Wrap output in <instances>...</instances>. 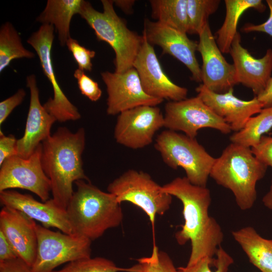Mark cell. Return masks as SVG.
I'll return each instance as SVG.
<instances>
[{
    "mask_svg": "<svg viewBox=\"0 0 272 272\" xmlns=\"http://www.w3.org/2000/svg\"><path fill=\"white\" fill-rule=\"evenodd\" d=\"M162 189L182 203L184 223L175 238L180 245L190 241L191 253L186 265L205 257L214 258L224 234L220 225L209 214L210 190L206 186L192 184L185 176L175 178L163 185Z\"/></svg>",
    "mask_w": 272,
    "mask_h": 272,
    "instance_id": "cell-1",
    "label": "cell"
},
{
    "mask_svg": "<svg viewBox=\"0 0 272 272\" xmlns=\"http://www.w3.org/2000/svg\"><path fill=\"white\" fill-rule=\"evenodd\" d=\"M85 141L83 127L72 132L59 127L41 143V164L51 182L52 198L65 210L74 191L73 183L80 180L90 181L83 169Z\"/></svg>",
    "mask_w": 272,
    "mask_h": 272,
    "instance_id": "cell-2",
    "label": "cell"
},
{
    "mask_svg": "<svg viewBox=\"0 0 272 272\" xmlns=\"http://www.w3.org/2000/svg\"><path fill=\"white\" fill-rule=\"evenodd\" d=\"M75 183L76 190L66 208L73 234L92 241L121 224L123 214L113 194L101 190L90 181L80 180Z\"/></svg>",
    "mask_w": 272,
    "mask_h": 272,
    "instance_id": "cell-3",
    "label": "cell"
},
{
    "mask_svg": "<svg viewBox=\"0 0 272 272\" xmlns=\"http://www.w3.org/2000/svg\"><path fill=\"white\" fill-rule=\"evenodd\" d=\"M267 168L251 148L231 143L216 159L210 176L218 184L230 190L238 206L246 210L254 205L256 183L264 176Z\"/></svg>",
    "mask_w": 272,
    "mask_h": 272,
    "instance_id": "cell-4",
    "label": "cell"
},
{
    "mask_svg": "<svg viewBox=\"0 0 272 272\" xmlns=\"http://www.w3.org/2000/svg\"><path fill=\"white\" fill-rule=\"evenodd\" d=\"M103 12L83 0L79 15L94 30L98 41L108 43L115 53V72L121 73L133 67L141 47L143 35L130 30L126 22L116 14L113 1L102 0Z\"/></svg>",
    "mask_w": 272,
    "mask_h": 272,
    "instance_id": "cell-5",
    "label": "cell"
},
{
    "mask_svg": "<svg viewBox=\"0 0 272 272\" xmlns=\"http://www.w3.org/2000/svg\"><path fill=\"white\" fill-rule=\"evenodd\" d=\"M154 147L168 166L174 169L182 168L192 184L206 186L216 158L195 138L167 129L157 136Z\"/></svg>",
    "mask_w": 272,
    "mask_h": 272,
    "instance_id": "cell-6",
    "label": "cell"
},
{
    "mask_svg": "<svg viewBox=\"0 0 272 272\" xmlns=\"http://www.w3.org/2000/svg\"><path fill=\"white\" fill-rule=\"evenodd\" d=\"M117 201H127L142 210L154 230L157 215H164L169 209L172 196L165 192L147 173L129 169L115 179L107 186Z\"/></svg>",
    "mask_w": 272,
    "mask_h": 272,
    "instance_id": "cell-7",
    "label": "cell"
},
{
    "mask_svg": "<svg viewBox=\"0 0 272 272\" xmlns=\"http://www.w3.org/2000/svg\"><path fill=\"white\" fill-rule=\"evenodd\" d=\"M37 253L33 272H53L58 266L91 257L90 239L76 234L53 231L36 224Z\"/></svg>",
    "mask_w": 272,
    "mask_h": 272,
    "instance_id": "cell-8",
    "label": "cell"
},
{
    "mask_svg": "<svg viewBox=\"0 0 272 272\" xmlns=\"http://www.w3.org/2000/svg\"><path fill=\"white\" fill-rule=\"evenodd\" d=\"M164 125L169 130L181 131L195 138L198 131L211 128L224 134L230 127L197 96L178 101H169L165 106Z\"/></svg>",
    "mask_w": 272,
    "mask_h": 272,
    "instance_id": "cell-9",
    "label": "cell"
},
{
    "mask_svg": "<svg viewBox=\"0 0 272 272\" xmlns=\"http://www.w3.org/2000/svg\"><path fill=\"white\" fill-rule=\"evenodd\" d=\"M54 30L52 25L42 24L27 40V43L37 54L43 72L53 89V98L50 97L43 105L56 121L62 122L77 120L80 119L81 114L61 89L53 69L51 49L54 38Z\"/></svg>",
    "mask_w": 272,
    "mask_h": 272,
    "instance_id": "cell-10",
    "label": "cell"
},
{
    "mask_svg": "<svg viewBox=\"0 0 272 272\" xmlns=\"http://www.w3.org/2000/svg\"><path fill=\"white\" fill-rule=\"evenodd\" d=\"M41 144L28 158L18 155L0 165V192L13 188L28 190L42 201L49 199L51 182L41 164Z\"/></svg>",
    "mask_w": 272,
    "mask_h": 272,
    "instance_id": "cell-11",
    "label": "cell"
},
{
    "mask_svg": "<svg viewBox=\"0 0 272 272\" xmlns=\"http://www.w3.org/2000/svg\"><path fill=\"white\" fill-rule=\"evenodd\" d=\"M164 125V115L158 107L140 106L118 115L114 137L124 147L142 149L153 142L155 133Z\"/></svg>",
    "mask_w": 272,
    "mask_h": 272,
    "instance_id": "cell-12",
    "label": "cell"
},
{
    "mask_svg": "<svg viewBox=\"0 0 272 272\" xmlns=\"http://www.w3.org/2000/svg\"><path fill=\"white\" fill-rule=\"evenodd\" d=\"M101 76L106 87V112L109 115H118L140 106H157L163 101L145 93L134 67L121 73L105 71Z\"/></svg>",
    "mask_w": 272,
    "mask_h": 272,
    "instance_id": "cell-13",
    "label": "cell"
},
{
    "mask_svg": "<svg viewBox=\"0 0 272 272\" xmlns=\"http://www.w3.org/2000/svg\"><path fill=\"white\" fill-rule=\"evenodd\" d=\"M143 41L134 61L133 67L137 71L145 93L155 98L169 101L185 99L188 90L173 83L164 73L153 45L143 33Z\"/></svg>",
    "mask_w": 272,
    "mask_h": 272,
    "instance_id": "cell-14",
    "label": "cell"
},
{
    "mask_svg": "<svg viewBox=\"0 0 272 272\" xmlns=\"http://www.w3.org/2000/svg\"><path fill=\"white\" fill-rule=\"evenodd\" d=\"M143 33L151 45L159 46L162 54L178 60L190 72L192 80L201 83V67L195 56L197 42L189 39L186 33L148 19L144 21Z\"/></svg>",
    "mask_w": 272,
    "mask_h": 272,
    "instance_id": "cell-15",
    "label": "cell"
},
{
    "mask_svg": "<svg viewBox=\"0 0 272 272\" xmlns=\"http://www.w3.org/2000/svg\"><path fill=\"white\" fill-rule=\"evenodd\" d=\"M197 51L202 57L201 84L217 93H225L238 84L233 64L224 58L208 23L198 35Z\"/></svg>",
    "mask_w": 272,
    "mask_h": 272,
    "instance_id": "cell-16",
    "label": "cell"
},
{
    "mask_svg": "<svg viewBox=\"0 0 272 272\" xmlns=\"http://www.w3.org/2000/svg\"><path fill=\"white\" fill-rule=\"evenodd\" d=\"M0 202L3 206L24 213L45 228H56L63 233L73 234L66 210L52 198L39 201L31 195L9 189L0 192Z\"/></svg>",
    "mask_w": 272,
    "mask_h": 272,
    "instance_id": "cell-17",
    "label": "cell"
},
{
    "mask_svg": "<svg viewBox=\"0 0 272 272\" xmlns=\"http://www.w3.org/2000/svg\"><path fill=\"white\" fill-rule=\"evenodd\" d=\"M26 86L30 93V104L23 136L17 140V155L27 159L50 135L55 118L41 105L39 90L34 74L26 78Z\"/></svg>",
    "mask_w": 272,
    "mask_h": 272,
    "instance_id": "cell-18",
    "label": "cell"
},
{
    "mask_svg": "<svg viewBox=\"0 0 272 272\" xmlns=\"http://www.w3.org/2000/svg\"><path fill=\"white\" fill-rule=\"evenodd\" d=\"M198 96L234 132L241 130L251 116L258 113L263 105L255 96L243 100L234 94V89L225 93H217L200 84L195 89Z\"/></svg>",
    "mask_w": 272,
    "mask_h": 272,
    "instance_id": "cell-19",
    "label": "cell"
},
{
    "mask_svg": "<svg viewBox=\"0 0 272 272\" xmlns=\"http://www.w3.org/2000/svg\"><path fill=\"white\" fill-rule=\"evenodd\" d=\"M35 221L16 209L3 206L0 212V231L19 258L31 267L35 260L37 237Z\"/></svg>",
    "mask_w": 272,
    "mask_h": 272,
    "instance_id": "cell-20",
    "label": "cell"
},
{
    "mask_svg": "<svg viewBox=\"0 0 272 272\" xmlns=\"http://www.w3.org/2000/svg\"><path fill=\"white\" fill-rule=\"evenodd\" d=\"M238 32L235 35L230 52L235 67L238 83L250 89L255 96L265 89L272 73V49L266 50L261 58L253 56L241 44Z\"/></svg>",
    "mask_w": 272,
    "mask_h": 272,
    "instance_id": "cell-21",
    "label": "cell"
},
{
    "mask_svg": "<svg viewBox=\"0 0 272 272\" xmlns=\"http://www.w3.org/2000/svg\"><path fill=\"white\" fill-rule=\"evenodd\" d=\"M83 0H48L46 5L36 18L42 24L53 26L60 45L63 47L71 38L70 28L73 17L79 14Z\"/></svg>",
    "mask_w": 272,
    "mask_h": 272,
    "instance_id": "cell-22",
    "label": "cell"
},
{
    "mask_svg": "<svg viewBox=\"0 0 272 272\" xmlns=\"http://www.w3.org/2000/svg\"><path fill=\"white\" fill-rule=\"evenodd\" d=\"M232 234L251 263L261 272H272V240L262 238L249 226Z\"/></svg>",
    "mask_w": 272,
    "mask_h": 272,
    "instance_id": "cell-23",
    "label": "cell"
},
{
    "mask_svg": "<svg viewBox=\"0 0 272 272\" xmlns=\"http://www.w3.org/2000/svg\"><path fill=\"white\" fill-rule=\"evenodd\" d=\"M226 16L224 21L217 31L216 43L222 53L230 52L232 41L238 33L239 20L248 9L263 12L266 7L261 0H225Z\"/></svg>",
    "mask_w": 272,
    "mask_h": 272,
    "instance_id": "cell-24",
    "label": "cell"
},
{
    "mask_svg": "<svg viewBox=\"0 0 272 272\" xmlns=\"http://www.w3.org/2000/svg\"><path fill=\"white\" fill-rule=\"evenodd\" d=\"M151 16L160 23L187 33V0H151Z\"/></svg>",
    "mask_w": 272,
    "mask_h": 272,
    "instance_id": "cell-25",
    "label": "cell"
},
{
    "mask_svg": "<svg viewBox=\"0 0 272 272\" xmlns=\"http://www.w3.org/2000/svg\"><path fill=\"white\" fill-rule=\"evenodd\" d=\"M272 128V106L263 108L248 119L244 127L230 137L232 143L251 148L258 144L261 137Z\"/></svg>",
    "mask_w": 272,
    "mask_h": 272,
    "instance_id": "cell-26",
    "label": "cell"
},
{
    "mask_svg": "<svg viewBox=\"0 0 272 272\" xmlns=\"http://www.w3.org/2000/svg\"><path fill=\"white\" fill-rule=\"evenodd\" d=\"M35 54L26 49L22 42L19 33L9 22L0 28V73L9 65L14 59H32Z\"/></svg>",
    "mask_w": 272,
    "mask_h": 272,
    "instance_id": "cell-27",
    "label": "cell"
},
{
    "mask_svg": "<svg viewBox=\"0 0 272 272\" xmlns=\"http://www.w3.org/2000/svg\"><path fill=\"white\" fill-rule=\"evenodd\" d=\"M220 0H187V32L199 35L209 23V17L217 10Z\"/></svg>",
    "mask_w": 272,
    "mask_h": 272,
    "instance_id": "cell-28",
    "label": "cell"
},
{
    "mask_svg": "<svg viewBox=\"0 0 272 272\" xmlns=\"http://www.w3.org/2000/svg\"><path fill=\"white\" fill-rule=\"evenodd\" d=\"M137 260L138 263L127 268V272H178L169 255L159 250L155 243L150 256Z\"/></svg>",
    "mask_w": 272,
    "mask_h": 272,
    "instance_id": "cell-29",
    "label": "cell"
},
{
    "mask_svg": "<svg viewBox=\"0 0 272 272\" xmlns=\"http://www.w3.org/2000/svg\"><path fill=\"white\" fill-rule=\"evenodd\" d=\"M127 272V268L119 267L111 260L102 257H89L66 264L53 272Z\"/></svg>",
    "mask_w": 272,
    "mask_h": 272,
    "instance_id": "cell-30",
    "label": "cell"
},
{
    "mask_svg": "<svg viewBox=\"0 0 272 272\" xmlns=\"http://www.w3.org/2000/svg\"><path fill=\"white\" fill-rule=\"evenodd\" d=\"M216 256V259L205 257L192 265L179 267L178 272H227L233 258L221 246Z\"/></svg>",
    "mask_w": 272,
    "mask_h": 272,
    "instance_id": "cell-31",
    "label": "cell"
},
{
    "mask_svg": "<svg viewBox=\"0 0 272 272\" xmlns=\"http://www.w3.org/2000/svg\"><path fill=\"white\" fill-rule=\"evenodd\" d=\"M66 45L72 53L78 65V69L84 71H92L93 67L92 59L96 55L95 51L81 45L77 40L72 37L69 39Z\"/></svg>",
    "mask_w": 272,
    "mask_h": 272,
    "instance_id": "cell-32",
    "label": "cell"
},
{
    "mask_svg": "<svg viewBox=\"0 0 272 272\" xmlns=\"http://www.w3.org/2000/svg\"><path fill=\"white\" fill-rule=\"evenodd\" d=\"M74 76L77 80L81 94L93 102L97 101L102 96V90L98 83L79 69H76Z\"/></svg>",
    "mask_w": 272,
    "mask_h": 272,
    "instance_id": "cell-33",
    "label": "cell"
},
{
    "mask_svg": "<svg viewBox=\"0 0 272 272\" xmlns=\"http://www.w3.org/2000/svg\"><path fill=\"white\" fill-rule=\"evenodd\" d=\"M255 157L267 167L272 168V137L263 135L257 145L251 148Z\"/></svg>",
    "mask_w": 272,
    "mask_h": 272,
    "instance_id": "cell-34",
    "label": "cell"
},
{
    "mask_svg": "<svg viewBox=\"0 0 272 272\" xmlns=\"http://www.w3.org/2000/svg\"><path fill=\"white\" fill-rule=\"evenodd\" d=\"M26 96L24 89H19L16 93L0 102V125L6 120L13 110L22 103Z\"/></svg>",
    "mask_w": 272,
    "mask_h": 272,
    "instance_id": "cell-35",
    "label": "cell"
},
{
    "mask_svg": "<svg viewBox=\"0 0 272 272\" xmlns=\"http://www.w3.org/2000/svg\"><path fill=\"white\" fill-rule=\"evenodd\" d=\"M17 140L12 134L5 135L0 131V165L7 158L17 155Z\"/></svg>",
    "mask_w": 272,
    "mask_h": 272,
    "instance_id": "cell-36",
    "label": "cell"
},
{
    "mask_svg": "<svg viewBox=\"0 0 272 272\" xmlns=\"http://www.w3.org/2000/svg\"><path fill=\"white\" fill-rule=\"evenodd\" d=\"M266 3L269 9V16L263 23L255 25L250 23L245 24L242 31L245 33L258 32L266 33L272 37V0H266Z\"/></svg>",
    "mask_w": 272,
    "mask_h": 272,
    "instance_id": "cell-37",
    "label": "cell"
},
{
    "mask_svg": "<svg viewBox=\"0 0 272 272\" xmlns=\"http://www.w3.org/2000/svg\"><path fill=\"white\" fill-rule=\"evenodd\" d=\"M0 272H33L31 267L20 258L0 262Z\"/></svg>",
    "mask_w": 272,
    "mask_h": 272,
    "instance_id": "cell-38",
    "label": "cell"
},
{
    "mask_svg": "<svg viewBox=\"0 0 272 272\" xmlns=\"http://www.w3.org/2000/svg\"><path fill=\"white\" fill-rule=\"evenodd\" d=\"M18 258L13 247L3 233L0 231V262Z\"/></svg>",
    "mask_w": 272,
    "mask_h": 272,
    "instance_id": "cell-39",
    "label": "cell"
},
{
    "mask_svg": "<svg viewBox=\"0 0 272 272\" xmlns=\"http://www.w3.org/2000/svg\"><path fill=\"white\" fill-rule=\"evenodd\" d=\"M256 97L263 105L264 108L272 106V77L264 91Z\"/></svg>",
    "mask_w": 272,
    "mask_h": 272,
    "instance_id": "cell-40",
    "label": "cell"
},
{
    "mask_svg": "<svg viewBox=\"0 0 272 272\" xmlns=\"http://www.w3.org/2000/svg\"><path fill=\"white\" fill-rule=\"evenodd\" d=\"M134 0H114V5L119 8L126 14H131L133 13V6L135 4Z\"/></svg>",
    "mask_w": 272,
    "mask_h": 272,
    "instance_id": "cell-41",
    "label": "cell"
},
{
    "mask_svg": "<svg viewBox=\"0 0 272 272\" xmlns=\"http://www.w3.org/2000/svg\"><path fill=\"white\" fill-rule=\"evenodd\" d=\"M262 202L266 207L272 210V179L269 190L263 197Z\"/></svg>",
    "mask_w": 272,
    "mask_h": 272,
    "instance_id": "cell-42",
    "label": "cell"
}]
</instances>
